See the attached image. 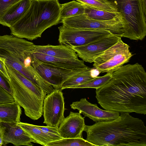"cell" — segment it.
<instances>
[{"label":"cell","mask_w":146,"mask_h":146,"mask_svg":"<svg viewBox=\"0 0 146 146\" xmlns=\"http://www.w3.org/2000/svg\"><path fill=\"white\" fill-rule=\"evenodd\" d=\"M112 78L96 91L98 102L104 110L113 112L146 114V73L136 63L123 65Z\"/></svg>","instance_id":"6da1fadb"},{"label":"cell","mask_w":146,"mask_h":146,"mask_svg":"<svg viewBox=\"0 0 146 146\" xmlns=\"http://www.w3.org/2000/svg\"><path fill=\"white\" fill-rule=\"evenodd\" d=\"M86 140L96 146H146V127L141 119L121 113L114 120L85 125Z\"/></svg>","instance_id":"7a4b0ae2"},{"label":"cell","mask_w":146,"mask_h":146,"mask_svg":"<svg viewBox=\"0 0 146 146\" xmlns=\"http://www.w3.org/2000/svg\"><path fill=\"white\" fill-rule=\"evenodd\" d=\"M58 0H32L24 15L10 28L11 35L32 40L41 37L47 29L60 23Z\"/></svg>","instance_id":"3957f363"},{"label":"cell","mask_w":146,"mask_h":146,"mask_svg":"<svg viewBox=\"0 0 146 146\" xmlns=\"http://www.w3.org/2000/svg\"><path fill=\"white\" fill-rule=\"evenodd\" d=\"M34 44L12 35L0 36V57L7 64L43 90L48 84L31 64L30 53Z\"/></svg>","instance_id":"277c9868"},{"label":"cell","mask_w":146,"mask_h":146,"mask_svg":"<svg viewBox=\"0 0 146 146\" xmlns=\"http://www.w3.org/2000/svg\"><path fill=\"white\" fill-rule=\"evenodd\" d=\"M5 66L15 101L24 109L27 116L34 120H38L43 115L46 93L9 65Z\"/></svg>","instance_id":"5b68a950"},{"label":"cell","mask_w":146,"mask_h":146,"mask_svg":"<svg viewBox=\"0 0 146 146\" xmlns=\"http://www.w3.org/2000/svg\"><path fill=\"white\" fill-rule=\"evenodd\" d=\"M114 5L125 22L122 37L143 39L146 35V0H107Z\"/></svg>","instance_id":"8992f818"},{"label":"cell","mask_w":146,"mask_h":146,"mask_svg":"<svg viewBox=\"0 0 146 146\" xmlns=\"http://www.w3.org/2000/svg\"><path fill=\"white\" fill-rule=\"evenodd\" d=\"M129 47L120 38L96 58L93 62L94 68L99 73H112L129 62L133 55Z\"/></svg>","instance_id":"52a82bcc"},{"label":"cell","mask_w":146,"mask_h":146,"mask_svg":"<svg viewBox=\"0 0 146 146\" xmlns=\"http://www.w3.org/2000/svg\"><path fill=\"white\" fill-rule=\"evenodd\" d=\"M60 23L62 24V25L70 28L107 30L121 38L125 25L124 19L120 13L113 19L106 21L93 20L83 14L62 19Z\"/></svg>","instance_id":"ba28073f"},{"label":"cell","mask_w":146,"mask_h":146,"mask_svg":"<svg viewBox=\"0 0 146 146\" xmlns=\"http://www.w3.org/2000/svg\"><path fill=\"white\" fill-rule=\"evenodd\" d=\"M59 43L70 47L84 45L113 34L109 31L95 29H77L63 25L58 27Z\"/></svg>","instance_id":"9c48e42d"},{"label":"cell","mask_w":146,"mask_h":146,"mask_svg":"<svg viewBox=\"0 0 146 146\" xmlns=\"http://www.w3.org/2000/svg\"><path fill=\"white\" fill-rule=\"evenodd\" d=\"M31 64L41 77L54 89H60L63 83L73 75L86 70L88 68L67 69L41 62L30 54Z\"/></svg>","instance_id":"30bf717a"},{"label":"cell","mask_w":146,"mask_h":146,"mask_svg":"<svg viewBox=\"0 0 146 146\" xmlns=\"http://www.w3.org/2000/svg\"><path fill=\"white\" fill-rule=\"evenodd\" d=\"M64 104L63 94L60 89H54L47 94L43 106V123L47 126L58 127L64 118Z\"/></svg>","instance_id":"8fae6325"},{"label":"cell","mask_w":146,"mask_h":146,"mask_svg":"<svg viewBox=\"0 0 146 146\" xmlns=\"http://www.w3.org/2000/svg\"><path fill=\"white\" fill-rule=\"evenodd\" d=\"M121 38L111 34L88 44L71 48L83 61L91 63L102 52L118 42Z\"/></svg>","instance_id":"7c38bea8"},{"label":"cell","mask_w":146,"mask_h":146,"mask_svg":"<svg viewBox=\"0 0 146 146\" xmlns=\"http://www.w3.org/2000/svg\"><path fill=\"white\" fill-rule=\"evenodd\" d=\"M70 106L71 108L78 110L79 113L96 123L114 120L118 118L120 114L118 112L102 110L96 104L89 102L86 98H82L79 101L73 102Z\"/></svg>","instance_id":"4fadbf2b"},{"label":"cell","mask_w":146,"mask_h":146,"mask_svg":"<svg viewBox=\"0 0 146 146\" xmlns=\"http://www.w3.org/2000/svg\"><path fill=\"white\" fill-rule=\"evenodd\" d=\"M85 125L81 113L70 111L60 124L58 130L63 138H82Z\"/></svg>","instance_id":"5bb4252c"},{"label":"cell","mask_w":146,"mask_h":146,"mask_svg":"<svg viewBox=\"0 0 146 146\" xmlns=\"http://www.w3.org/2000/svg\"><path fill=\"white\" fill-rule=\"evenodd\" d=\"M0 124L4 127L3 145L10 143L16 146H33L32 143H36L17 123H0Z\"/></svg>","instance_id":"9a60e30c"},{"label":"cell","mask_w":146,"mask_h":146,"mask_svg":"<svg viewBox=\"0 0 146 146\" xmlns=\"http://www.w3.org/2000/svg\"><path fill=\"white\" fill-rule=\"evenodd\" d=\"M32 0H19L0 15V24L10 28L25 13Z\"/></svg>","instance_id":"2e32d148"},{"label":"cell","mask_w":146,"mask_h":146,"mask_svg":"<svg viewBox=\"0 0 146 146\" xmlns=\"http://www.w3.org/2000/svg\"><path fill=\"white\" fill-rule=\"evenodd\" d=\"M33 55L41 62L59 68L73 70L86 68L84 61L79 59L63 58L50 56L41 53L31 51Z\"/></svg>","instance_id":"e0dca14e"},{"label":"cell","mask_w":146,"mask_h":146,"mask_svg":"<svg viewBox=\"0 0 146 146\" xmlns=\"http://www.w3.org/2000/svg\"><path fill=\"white\" fill-rule=\"evenodd\" d=\"M32 51L58 58L78 59V55L74 50L71 47L62 44L44 46L34 44Z\"/></svg>","instance_id":"ac0fdd59"},{"label":"cell","mask_w":146,"mask_h":146,"mask_svg":"<svg viewBox=\"0 0 146 146\" xmlns=\"http://www.w3.org/2000/svg\"><path fill=\"white\" fill-rule=\"evenodd\" d=\"M21 113L20 106L15 101L0 104V123H17Z\"/></svg>","instance_id":"d6986e66"},{"label":"cell","mask_w":146,"mask_h":146,"mask_svg":"<svg viewBox=\"0 0 146 146\" xmlns=\"http://www.w3.org/2000/svg\"><path fill=\"white\" fill-rule=\"evenodd\" d=\"M17 124L33 139L35 143L44 146L53 141L52 139L39 128L36 125L19 122Z\"/></svg>","instance_id":"ffe728a7"},{"label":"cell","mask_w":146,"mask_h":146,"mask_svg":"<svg viewBox=\"0 0 146 146\" xmlns=\"http://www.w3.org/2000/svg\"><path fill=\"white\" fill-rule=\"evenodd\" d=\"M94 68H88L85 71L73 75L67 80L62 84L60 90L71 88L72 87L79 85L92 79L95 77L93 72Z\"/></svg>","instance_id":"44dd1931"},{"label":"cell","mask_w":146,"mask_h":146,"mask_svg":"<svg viewBox=\"0 0 146 146\" xmlns=\"http://www.w3.org/2000/svg\"><path fill=\"white\" fill-rule=\"evenodd\" d=\"M60 18L62 19L84 14V5L75 1L60 4Z\"/></svg>","instance_id":"7402d4cb"},{"label":"cell","mask_w":146,"mask_h":146,"mask_svg":"<svg viewBox=\"0 0 146 146\" xmlns=\"http://www.w3.org/2000/svg\"><path fill=\"white\" fill-rule=\"evenodd\" d=\"M84 13L88 18L94 20L106 21L112 19L120 12H110L95 9L84 5Z\"/></svg>","instance_id":"603a6c76"},{"label":"cell","mask_w":146,"mask_h":146,"mask_svg":"<svg viewBox=\"0 0 146 146\" xmlns=\"http://www.w3.org/2000/svg\"><path fill=\"white\" fill-rule=\"evenodd\" d=\"M112 73H107L101 76H96L82 84L73 86L71 88H94L99 89L108 83L112 78Z\"/></svg>","instance_id":"cb8c5ba5"},{"label":"cell","mask_w":146,"mask_h":146,"mask_svg":"<svg viewBox=\"0 0 146 146\" xmlns=\"http://www.w3.org/2000/svg\"><path fill=\"white\" fill-rule=\"evenodd\" d=\"M84 5L104 11L119 13L117 7L107 0H75Z\"/></svg>","instance_id":"d4e9b609"},{"label":"cell","mask_w":146,"mask_h":146,"mask_svg":"<svg viewBox=\"0 0 146 146\" xmlns=\"http://www.w3.org/2000/svg\"><path fill=\"white\" fill-rule=\"evenodd\" d=\"M96 146L82 138H68L48 143L47 146Z\"/></svg>","instance_id":"484cf974"},{"label":"cell","mask_w":146,"mask_h":146,"mask_svg":"<svg viewBox=\"0 0 146 146\" xmlns=\"http://www.w3.org/2000/svg\"><path fill=\"white\" fill-rule=\"evenodd\" d=\"M43 132L50 137L53 141L63 139L60 134L58 127L49 126L37 125Z\"/></svg>","instance_id":"4316f807"},{"label":"cell","mask_w":146,"mask_h":146,"mask_svg":"<svg viewBox=\"0 0 146 146\" xmlns=\"http://www.w3.org/2000/svg\"><path fill=\"white\" fill-rule=\"evenodd\" d=\"M15 101L13 96L0 85V104Z\"/></svg>","instance_id":"83f0119b"},{"label":"cell","mask_w":146,"mask_h":146,"mask_svg":"<svg viewBox=\"0 0 146 146\" xmlns=\"http://www.w3.org/2000/svg\"><path fill=\"white\" fill-rule=\"evenodd\" d=\"M0 85L7 92L13 96L9 82L0 71Z\"/></svg>","instance_id":"f1b7e54d"},{"label":"cell","mask_w":146,"mask_h":146,"mask_svg":"<svg viewBox=\"0 0 146 146\" xmlns=\"http://www.w3.org/2000/svg\"><path fill=\"white\" fill-rule=\"evenodd\" d=\"M19 0H0V15Z\"/></svg>","instance_id":"f546056e"},{"label":"cell","mask_w":146,"mask_h":146,"mask_svg":"<svg viewBox=\"0 0 146 146\" xmlns=\"http://www.w3.org/2000/svg\"><path fill=\"white\" fill-rule=\"evenodd\" d=\"M0 71L9 80V77L6 68L5 59L1 57H0Z\"/></svg>","instance_id":"4dcf8cb0"},{"label":"cell","mask_w":146,"mask_h":146,"mask_svg":"<svg viewBox=\"0 0 146 146\" xmlns=\"http://www.w3.org/2000/svg\"><path fill=\"white\" fill-rule=\"evenodd\" d=\"M1 126L0 125V130L1 129ZM0 146H1L0 145Z\"/></svg>","instance_id":"1f68e13d"}]
</instances>
